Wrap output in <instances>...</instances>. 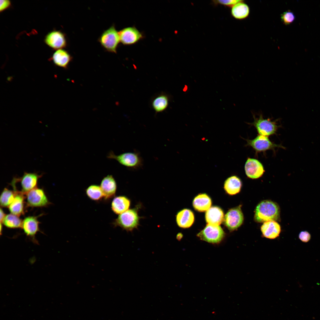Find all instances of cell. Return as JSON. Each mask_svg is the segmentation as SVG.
Instances as JSON below:
<instances>
[{
    "label": "cell",
    "instance_id": "6da1fadb",
    "mask_svg": "<svg viewBox=\"0 0 320 320\" xmlns=\"http://www.w3.org/2000/svg\"><path fill=\"white\" fill-rule=\"evenodd\" d=\"M280 217V209L274 202L268 200L260 202L257 206L254 219L258 223H264L268 221H276Z\"/></svg>",
    "mask_w": 320,
    "mask_h": 320
},
{
    "label": "cell",
    "instance_id": "7a4b0ae2",
    "mask_svg": "<svg viewBox=\"0 0 320 320\" xmlns=\"http://www.w3.org/2000/svg\"><path fill=\"white\" fill-rule=\"evenodd\" d=\"M140 207V204H138L134 208L120 214L114 222V225L120 227L128 232H131L137 228L140 218L138 213Z\"/></svg>",
    "mask_w": 320,
    "mask_h": 320
},
{
    "label": "cell",
    "instance_id": "3957f363",
    "mask_svg": "<svg viewBox=\"0 0 320 320\" xmlns=\"http://www.w3.org/2000/svg\"><path fill=\"white\" fill-rule=\"evenodd\" d=\"M108 158L114 159L119 163L128 168L137 169L143 166V161L139 152L137 151L123 153L116 155L111 151L107 155Z\"/></svg>",
    "mask_w": 320,
    "mask_h": 320
},
{
    "label": "cell",
    "instance_id": "277c9868",
    "mask_svg": "<svg viewBox=\"0 0 320 320\" xmlns=\"http://www.w3.org/2000/svg\"><path fill=\"white\" fill-rule=\"evenodd\" d=\"M252 114L253 121L248 124L254 126L259 135L267 137L272 135L276 134L280 127V125L278 124V119L273 121L270 118H264L261 113L259 114L258 117Z\"/></svg>",
    "mask_w": 320,
    "mask_h": 320
},
{
    "label": "cell",
    "instance_id": "5b68a950",
    "mask_svg": "<svg viewBox=\"0 0 320 320\" xmlns=\"http://www.w3.org/2000/svg\"><path fill=\"white\" fill-rule=\"evenodd\" d=\"M99 41L102 46L107 51L116 53L120 42L119 32L113 25L103 32Z\"/></svg>",
    "mask_w": 320,
    "mask_h": 320
},
{
    "label": "cell",
    "instance_id": "8992f818",
    "mask_svg": "<svg viewBox=\"0 0 320 320\" xmlns=\"http://www.w3.org/2000/svg\"><path fill=\"white\" fill-rule=\"evenodd\" d=\"M197 236L202 240L210 243L218 244L224 239L225 233L219 225L208 224Z\"/></svg>",
    "mask_w": 320,
    "mask_h": 320
},
{
    "label": "cell",
    "instance_id": "52a82bcc",
    "mask_svg": "<svg viewBox=\"0 0 320 320\" xmlns=\"http://www.w3.org/2000/svg\"><path fill=\"white\" fill-rule=\"evenodd\" d=\"M247 143L246 146L252 147L257 153L264 152L268 150H272L275 151L276 148H285L280 144H277L272 142L268 137L259 135L254 139L246 140Z\"/></svg>",
    "mask_w": 320,
    "mask_h": 320
},
{
    "label": "cell",
    "instance_id": "ba28073f",
    "mask_svg": "<svg viewBox=\"0 0 320 320\" xmlns=\"http://www.w3.org/2000/svg\"><path fill=\"white\" fill-rule=\"evenodd\" d=\"M241 206L230 209L225 215L224 223L231 231L239 227L244 221V216Z\"/></svg>",
    "mask_w": 320,
    "mask_h": 320
},
{
    "label": "cell",
    "instance_id": "9c48e42d",
    "mask_svg": "<svg viewBox=\"0 0 320 320\" xmlns=\"http://www.w3.org/2000/svg\"><path fill=\"white\" fill-rule=\"evenodd\" d=\"M42 175L36 172H25L21 177L14 178L16 182H20L21 188L20 193L24 194L36 187L38 180Z\"/></svg>",
    "mask_w": 320,
    "mask_h": 320
},
{
    "label": "cell",
    "instance_id": "30bf717a",
    "mask_svg": "<svg viewBox=\"0 0 320 320\" xmlns=\"http://www.w3.org/2000/svg\"><path fill=\"white\" fill-rule=\"evenodd\" d=\"M26 199L28 204L31 207H43L49 204L44 190L36 187L26 194Z\"/></svg>",
    "mask_w": 320,
    "mask_h": 320
},
{
    "label": "cell",
    "instance_id": "8fae6325",
    "mask_svg": "<svg viewBox=\"0 0 320 320\" xmlns=\"http://www.w3.org/2000/svg\"><path fill=\"white\" fill-rule=\"evenodd\" d=\"M119 33L120 42L124 45L134 44L144 38L142 33L134 26L124 28Z\"/></svg>",
    "mask_w": 320,
    "mask_h": 320
},
{
    "label": "cell",
    "instance_id": "7c38bea8",
    "mask_svg": "<svg viewBox=\"0 0 320 320\" xmlns=\"http://www.w3.org/2000/svg\"><path fill=\"white\" fill-rule=\"evenodd\" d=\"M45 43L55 50L61 49L67 45V41L64 34L60 31L54 30L48 33L45 36Z\"/></svg>",
    "mask_w": 320,
    "mask_h": 320
},
{
    "label": "cell",
    "instance_id": "4fadbf2b",
    "mask_svg": "<svg viewBox=\"0 0 320 320\" xmlns=\"http://www.w3.org/2000/svg\"><path fill=\"white\" fill-rule=\"evenodd\" d=\"M245 174L249 178L255 179L260 178L265 171L262 163L257 159L248 158L245 163Z\"/></svg>",
    "mask_w": 320,
    "mask_h": 320
},
{
    "label": "cell",
    "instance_id": "5bb4252c",
    "mask_svg": "<svg viewBox=\"0 0 320 320\" xmlns=\"http://www.w3.org/2000/svg\"><path fill=\"white\" fill-rule=\"evenodd\" d=\"M39 223L37 218L34 216L27 217L22 221V228L24 233L36 243L37 242L35 235L39 231Z\"/></svg>",
    "mask_w": 320,
    "mask_h": 320
},
{
    "label": "cell",
    "instance_id": "9a60e30c",
    "mask_svg": "<svg viewBox=\"0 0 320 320\" xmlns=\"http://www.w3.org/2000/svg\"><path fill=\"white\" fill-rule=\"evenodd\" d=\"M100 187L105 199H110L115 195L117 188L116 181L112 175H108L102 179Z\"/></svg>",
    "mask_w": 320,
    "mask_h": 320
},
{
    "label": "cell",
    "instance_id": "2e32d148",
    "mask_svg": "<svg viewBox=\"0 0 320 320\" xmlns=\"http://www.w3.org/2000/svg\"><path fill=\"white\" fill-rule=\"evenodd\" d=\"M261 230L264 237L271 239L278 237L281 230L280 225L274 221H268L264 223L261 226Z\"/></svg>",
    "mask_w": 320,
    "mask_h": 320
},
{
    "label": "cell",
    "instance_id": "e0dca14e",
    "mask_svg": "<svg viewBox=\"0 0 320 320\" xmlns=\"http://www.w3.org/2000/svg\"><path fill=\"white\" fill-rule=\"evenodd\" d=\"M72 60V57L66 51L63 49L56 50L50 60L57 66L66 69Z\"/></svg>",
    "mask_w": 320,
    "mask_h": 320
},
{
    "label": "cell",
    "instance_id": "ac0fdd59",
    "mask_svg": "<svg viewBox=\"0 0 320 320\" xmlns=\"http://www.w3.org/2000/svg\"><path fill=\"white\" fill-rule=\"evenodd\" d=\"M130 201L123 196L114 198L111 203V209L116 214H121L128 210L130 205Z\"/></svg>",
    "mask_w": 320,
    "mask_h": 320
},
{
    "label": "cell",
    "instance_id": "d6986e66",
    "mask_svg": "<svg viewBox=\"0 0 320 320\" xmlns=\"http://www.w3.org/2000/svg\"><path fill=\"white\" fill-rule=\"evenodd\" d=\"M224 214L223 211L216 207H210L207 211L205 218L208 224L219 225L223 219Z\"/></svg>",
    "mask_w": 320,
    "mask_h": 320
},
{
    "label": "cell",
    "instance_id": "ffe728a7",
    "mask_svg": "<svg viewBox=\"0 0 320 320\" xmlns=\"http://www.w3.org/2000/svg\"><path fill=\"white\" fill-rule=\"evenodd\" d=\"M176 221L178 226L183 228L190 227L193 223L194 216L193 213L190 210L183 209L177 214Z\"/></svg>",
    "mask_w": 320,
    "mask_h": 320
},
{
    "label": "cell",
    "instance_id": "44dd1931",
    "mask_svg": "<svg viewBox=\"0 0 320 320\" xmlns=\"http://www.w3.org/2000/svg\"><path fill=\"white\" fill-rule=\"evenodd\" d=\"M242 184L240 179L236 176H231L225 181L224 187L227 192L230 195H234L240 191Z\"/></svg>",
    "mask_w": 320,
    "mask_h": 320
},
{
    "label": "cell",
    "instance_id": "7402d4cb",
    "mask_svg": "<svg viewBox=\"0 0 320 320\" xmlns=\"http://www.w3.org/2000/svg\"><path fill=\"white\" fill-rule=\"evenodd\" d=\"M15 192L16 194L14 200L8 207L11 214L19 216L23 212L24 194L18 192Z\"/></svg>",
    "mask_w": 320,
    "mask_h": 320
},
{
    "label": "cell",
    "instance_id": "603a6c76",
    "mask_svg": "<svg viewBox=\"0 0 320 320\" xmlns=\"http://www.w3.org/2000/svg\"><path fill=\"white\" fill-rule=\"evenodd\" d=\"M250 9L249 6L243 2H239L233 7L231 10V14L235 18L242 20L247 17L249 14Z\"/></svg>",
    "mask_w": 320,
    "mask_h": 320
},
{
    "label": "cell",
    "instance_id": "cb8c5ba5",
    "mask_svg": "<svg viewBox=\"0 0 320 320\" xmlns=\"http://www.w3.org/2000/svg\"><path fill=\"white\" fill-rule=\"evenodd\" d=\"M211 205L210 199L204 194L198 195L195 198L193 201L194 207L199 212L207 211L210 208Z\"/></svg>",
    "mask_w": 320,
    "mask_h": 320
},
{
    "label": "cell",
    "instance_id": "d4e9b609",
    "mask_svg": "<svg viewBox=\"0 0 320 320\" xmlns=\"http://www.w3.org/2000/svg\"><path fill=\"white\" fill-rule=\"evenodd\" d=\"M168 97L165 95H161L153 100L152 106L156 112H161L166 109L168 106Z\"/></svg>",
    "mask_w": 320,
    "mask_h": 320
},
{
    "label": "cell",
    "instance_id": "484cf974",
    "mask_svg": "<svg viewBox=\"0 0 320 320\" xmlns=\"http://www.w3.org/2000/svg\"><path fill=\"white\" fill-rule=\"evenodd\" d=\"M2 223L7 228H17L22 227V221L18 216L10 214L5 215Z\"/></svg>",
    "mask_w": 320,
    "mask_h": 320
},
{
    "label": "cell",
    "instance_id": "4316f807",
    "mask_svg": "<svg viewBox=\"0 0 320 320\" xmlns=\"http://www.w3.org/2000/svg\"><path fill=\"white\" fill-rule=\"evenodd\" d=\"M15 191L4 188L2 191L0 198V203L3 207H9L13 201L15 195Z\"/></svg>",
    "mask_w": 320,
    "mask_h": 320
},
{
    "label": "cell",
    "instance_id": "83f0119b",
    "mask_svg": "<svg viewBox=\"0 0 320 320\" xmlns=\"http://www.w3.org/2000/svg\"><path fill=\"white\" fill-rule=\"evenodd\" d=\"M86 193L89 199L94 201H98L103 197V193L100 186L97 185H90L86 189Z\"/></svg>",
    "mask_w": 320,
    "mask_h": 320
},
{
    "label": "cell",
    "instance_id": "f1b7e54d",
    "mask_svg": "<svg viewBox=\"0 0 320 320\" xmlns=\"http://www.w3.org/2000/svg\"><path fill=\"white\" fill-rule=\"evenodd\" d=\"M295 18V16L294 13L289 10L283 12L281 15V21L286 25L291 24Z\"/></svg>",
    "mask_w": 320,
    "mask_h": 320
},
{
    "label": "cell",
    "instance_id": "f546056e",
    "mask_svg": "<svg viewBox=\"0 0 320 320\" xmlns=\"http://www.w3.org/2000/svg\"><path fill=\"white\" fill-rule=\"evenodd\" d=\"M243 1L240 0H215L214 1V3L215 4H220L229 7H233L236 4Z\"/></svg>",
    "mask_w": 320,
    "mask_h": 320
},
{
    "label": "cell",
    "instance_id": "4dcf8cb0",
    "mask_svg": "<svg viewBox=\"0 0 320 320\" xmlns=\"http://www.w3.org/2000/svg\"><path fill=\"white\" fill-rule=\"evenodd\" d=\"M311 238L310 234L306 231H301L299 234V238L303 242H307L310 240Z\"/></svg>",
    "mask_w": 320,
    "mask_h": 320
},
{
    "label": "cell",
    "instance_id": "1f68e13d",
    "mask_svg": "<svg viewBox=\"0 0 320 320\" xmlns=\"http://www.w3.org/2000/svg\"><path fill=\"white\" fill-rule=\"evenodd\" d=\"M11 6L10 1L8 0H0V12H1L9 8Z\"/></svg>",
    "mask_w": 320,
    "mask_h": 320
},
{
    "label": "cell",
    "instance_id": "d6a6232c",
    "mask_svg": "<svg viewBox=\"0 0 320 320\" xmlns=\"http://www.w3.org/2000/svg\"><path fill=\"white\" fill-rule=\"evenodd\" d=\"M0 222L1 223V222H2L3 220V219L4 218V217H5L6 215H5L3 211L1 209V208H0Z\"/></svg>",
    "mask_w": 320,
    "mask_h": 320
},
{
    "label": "cell",
    "instance_id": "836d02e7",
    "mask_svg": "<svg viewBox=\"0 0 320 320\" xmlns=\"http://www.w3.org/2000/svg\"><path fill=\"white\" fill-rule=\"evenodd\" d=\"M2 224H1V223L0 222V233H1V230H2Z\"/></svg>",
    "mask_w": 320,
    "mask_h": 320
}]
</instances>
